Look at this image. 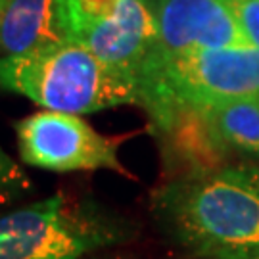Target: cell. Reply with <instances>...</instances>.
<instances>
[{
    "label": "cell",
    "mask_w": 259,
    "mask_h": 259,
    "mask_svg": "<svg viewBox=\"0 0 259 259\" xmlns=\"http://www.w3.org/2000/svg\"><path fill=\"white\" fill-rule=\"evenodd\" d=\"M159 221L183 248L211 259L259 257V169L219 167L156 192Z\"/></svg>",
    "instance_id": "obj_1"
},
{
    "label": "cell",
    "mask_w": 259,
    "mask_h": 259,
    "mask_svg": "<svg viewBox=\"0 0 259 259\" xmlns=\"http://www.w3.org/2000/svg\"><path fill=\"white\" fill-rule=\"evenodd\" d=\"M0 91L21 94L45 110L77 115L140 104L135 75L106 64L75 40L0 56Z\"/></svg>",
    "instance_id": "obj_2"
},
{
    "label": "cell",
    "mask_w": 259,
    "mask_h": 259,
    "mask_svg": "<svg viewBox=\"0 0 259 259\" xmlns=\"http://www.w3.org/2000/svg\"><path fill=\"white\" fill-rule=\"evenodd\" d=\"M140 104L159 125L179 108H202L259 96V48L152 50L139 69Z\"/></svg>",
    "instance_id": "obj_3"
},
{
    "label": "cell",
    "mask_w": 259,
    "mask_h": 259,
    "mask_svg": "<svg viewBox=\"0 0 259 259\" xmlns=\"http://www.w3.org/2000/svg\"><path fill=\"white\" fill-rule=\"evenodd\" d=\"M123 236L115 217L64 192L0 211V259H79Z\"/></svg>",
    "instance_id": "obj_4"
},
{
    "label": "cell",
    "mask_w": 259,
    "mask_h": 259,
    "mask_svg": "<svg viewBox=\"0 0 259 259\" xmlns=\"http://www.w3.org/2000/svg\"><path fill=\"white\" fill-rule=\"evenodd\" d=\"M14 129L25 165L56 173L110 169L133 177L117 156L123 139L104 137L77 113L42 110L19 119Z\"/></svg>",
    "instance_id": "obj_5"
},
{
    "label": "cell",
    "mask_w": 259,
    "mask_h": 259,
    "mask_svg": "<svg viewBox=\"0 0 259 259\" xmlns=\"http://www.w3.org/2000/svg\"><path fill=\"white\" fill-rule=\"evenodd\" d=\"M69 38L139 79L157 42V19L144 0H65Z\"/></svg>",
    "instance_id": "obj_6"
},
{
    "label": "cell",
    "mask_w": 259,
    "mask_h": 259,
    "mask_svg": "<svg viewBox=\"0 0 259 259\" xmlns=\"http://www.w3.org/2000/svg\"><path fill=\"white\" fill-rule=\"evenodd\" d=\"M154 12L157 42L152 50L161 54L248 45L238 21L223 0H159Z\"/></svg>",
    "instance_id": "obj_7"
},
{
    "label": "cell",
    "mask_w": 259,
    "mask_h": 259,
    "mask_svg": "<svg viewBox=\"0 0 259 259\" xmlns=\"http://www.w3.org/2000/svg\"><path fill=\"white\" fill-rule=\"evenodd\" d=\"M65 0H6L0 10V56L67 42Z\"/></svg>",
    "instance_id": "obj_8"
},
{
    "label": "cell",
    "mask_w": 259,
    "mask_h": 259,
    "mask_svg": "<svg viewBox=\"0 0 259 259\" xmlns=\"http://www.w3.org/2000/svg\"><path fill=\"white\" fill-rule=\"evenodd\" d=\"M205 111L227 148L259 159V96L217 104Z\"/></svg>",
    "instance_id": "obj_9"
},
{
    "label": "cell",
    "mask_w": 259,
    "mask_h": 259,
    "mask_svg": "<svg viewBox=\"0 0 259 259\" xmlns=\"http://www.w3.org/2000/svg\"><path fill=\"white\" fill-rule=\"evenodd\" d=\"M31 179L0 144V211L21 202L31 192Z\"/></svg>",
    "instance_id": "obj_10"
},
{
    "label": "cell",
    "mask_w": 259,
    "mask_h": 259,
    "mask_svg": "<svg viewBox=\"0 0 259 259\" xmlns=\"http://www.w3.org/2000/svg\"><path fill=\"white\" fill-rule=\"evenodd\" d=\"M236 18L250 47L259 48V0H223Z\"/></svg>",
    "instance_id": "obj_11"
},
{
    "label": "cell",
    "mask_w": 259,
    "mask_h": 259,
    "mask_svg": "<svg viewBox=\"0 0 259 259\" xmlns=\"http://www.w3.org/2000/svg\"><path fill=\"white\" fill-rule=\"evenodd\" d=\"M144 2H146V4H150L152 8H156V4L159 2V0H144Z\"/></svg>",
    "instance_id": "obj_12"
},
{
    "label": "cell",
    "mask_w": 259,
    "mask_h": 259,
    "mask_svg": "<svg viewBox=\"0 0 259 259\" xmlns=\"http://www.w3.org/2000/svg\"><path fill=\"white\" fill-rule=\"evenodd\" d=\"M4 2H6V0H0V10L4 8Z\"/></svg>",
    "instance_id": "obj_13"
},
{
    "label": "cell",
    "mask_w": 259,
    "mask_h": 259,
    "mask_svg": "<svg viewBox=\"0 0 259 259\" xmlns=\"http://www.w3.org/2000/svg\"><path fill=\"white\" fill-rule=\"evenodd\" d=\"M251 259H259V257H251Z\"/></svg>",
    "instance_id": "obj_14"
}]
</instances>
